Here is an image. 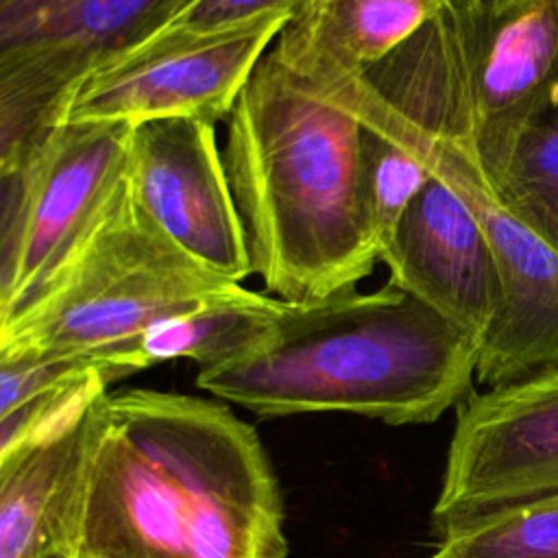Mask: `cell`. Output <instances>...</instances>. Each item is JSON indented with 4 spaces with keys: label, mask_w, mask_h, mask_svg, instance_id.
I'll use <instances>...</instances> for the list:
<instances>
[{
    "label": "cell",
    "mask_w": 558,
    "mask_h": 558,
    "mask_svg": "<svg viewBox=\"0 0 558 558\" xmlns=\"http://www.w3.org/2000/svg\"><path fill=\"white\" fill-rule=\"evenodd\" d=\"M279 482L227 403L109 392L76 558H286Z\"/></svg>",
    "instance_id": "cell-1"
},
{
    "label": "cell",
    "mask_w": 558,
    "mask_h": 558,
    "mask_svg": "<svg viewBox=\"0 0 558 558\" xmlns=\"http://www.w3.org/2000/svg\"><path fill=\"white\" fill-rule=\"evenodd\" d=\"M453 0H305L272 44L303 81L364 74L414 39Z\"/></svg>",
    "instance_id": "cell-14"
},
{
    "label": "cell",
    "mask_w": 558,
    "mask_h": 558,
    "mask_svg": "<svg viewBox=\"0 0 558 558\" xmlns=\"http://www.w3.org/2000/svg\"><path fill=\"white\" fill-rule=\"evenodd\" d=\"M362 172L366 211L379 255L397 233L412 201L432 179V172L408 148L366 126L362 144Z\"/></svg>",
    "instance_id": "cell-18"
},
{
    "label": "cell",
    "mask_w": 558,
    "mask_h": 558,
    "mask_svg": "<svg viewBox=\"0 0 558 558\" xmlns=\"http://www.w3.org/2000/svg\"><path fill=\"white\" fill-rule=\"evenodd\" d=\"M283 299L253 292L235 303L192 312L148 329L137 344L144 368L168 360H192L198 368L227 362L251 349L281 312Z\"/></svg>",
    "instance_id": "cell-16"
},
{
    "label": "cell",
    "mask_w": 558,
    "mask_h": 558,
    "mask_svg": "<svg viewBox=\"0 0 558 558\" xmlns=\"http://www.w3.org/2000/svg\"><path fill=\"white\" fill-rule=\"evenodd\" d=\"M320 96L401 144L469 205L495 255L501 299L480 342L475 379L488 388L558 366V251L519 220L486 179L469 96L434 54L403 52Z\"/></svg>",
    "instance_id": "cell-4"
},
{
    "label": "cell",
    "mask_w": 558,
    "mask_h": 558,
    "mask_svg": "<svg viewBox=\"0 0 558 558\" xmlns=\"http://www.w3.org/2000/svg\"><path fill=\"white\" fill-rule=\"evenodd\" d=\"M379 262L388 283L482 342L499 307V272L482 225L442 179L432 174Z\"/></svg>",
    "instance_id": "cell-11"
},
{
    "label": "cell",
    "mask_w": 558,
    "mask_h": 558,
    "mask_svg": "<svg viewBox=\"0 0 558 558\" xmlns=\"http://www.w3.org/2000/svg\"><path fill=\"white\" fill-rule=\"evenodd\" d=\"M194 0H0V172L54 126L94 68L148 41Z\"/></svg>",
    "instance_id": "cell-6"
},
{
    "label": "cell",
    "mask_w": 558,
    "mask_h": 558,
    "mask_svg": "<svg viewBox=\"0 0 558 558\" xmlns=\"http://www.w3.org/2000/svg\"><path fill=\"white\" fill-rule=\"evenodd\" d=\"M248 294L170 240L122 172L37 290L0 318V355L89 357L122 379L142 371L148 329Z\"/></svg>",
    "instance_id": "cell-5"
},
{
    "label": "cell",
    "mask_w": 558,
    "mask_h": 558,
    "mask_svg": "<svg viewBox=\"0 0 558 558\" xmlns=\"http://www.w3.org/2000/svg\"><path fill=\"white\" fill-rule=\"evenodd\" d=\"M521 0H469V4L480 11V13H488V15H495V13H504L508 9H512L514 4H519Z\"/></svg>",
    "instance_id": "cell-20"
},
{
    "label": "cell",
    "mask_w": 558,
    "mask_h": 558,
    "mask_svg": "<svg viewBox=\"0 0 558 558\" xmlns=\"http://www.w3.org/2000/svg\"><path fill=\"white\" fill-rule=\"evenodd\" d=\"M305 0H194L157 35H207L268 13H292Z\"/></svg>",
    "instance_id": "cell-19"
},
{
    "label": "cell",
    "mask_w": 558,
    "mask_h": 558,
    "mask_svg": "<svg viewBox=\"0 0 558 558\" xmlns=\"http://www.w3.org/2000/svg\"><path fill=\"white\" fill-rule=\"evenodd\" d=\"M124 177L148 216L185 253L238 283L253 275L216 124L196 118L135 124Z\"/></svg>",
    "instance_id": "cell-10"
},
{
    "label": "cell",
    "mask_w": 558,
    "mask_h": 558,
    "mask_svg": "<svg viewBox=\"0 0 558 558\" xmlns=\"http://www.w3.org/2000/svg\"><path fill=\"white\" fill-rule=\"evenodd\" d=\"M427 558H558V497L460 527Z\"/></svg>",
    "instance_id": "cell-17"
},
{
    "label": "cell",
    "mask_w": 558,
    "mask_h": 558,
    "mask_svg": "<svg viewBox=\"0 0 558 558\" xmlns=\"http://www.w3.org/2000/svg\"><path fill=\"white\" fill-rule=\"evenodd\" d=\"M558 497V366L471 392L447 449L432 530L438 541L475 521Z\"/></svg>",
    "instance_id": "cell-8"
},
{
    "label": "cell",
    "mask_w": 558,
    "mask_h": 558,
    "mask_svg": "<svg viewBox=\"0 0 558 558\" xmlns=\"http://www.w3.org/2000/svg\"><path fill=\"white\" fill-rule=\"evenodd\" d=\"M480 344L386 283L290 303L240 355L198 368L209 395L259 416L351 412L390 425L434 423L475 381Z\"/></svg>",
    "instance_id": "cell-3"
},
{
    "label": "cell",
    "mask_w": 558,
    "mask_h": 558,
    "mask_svg": "<svg viewBox=\"0 0 558 558\" xmlns=\"http://www.w3.org/2000/svg\"><path fill=\"white\" fill-rule=\"evenodd\" d=\"M499 201L558 251V72L512 120L475 135Z\"/></svg>",
    "instance_id": "cell-15"
},
{
    "label": "cell",
    "mask_w": 558,
    "mask_h": 558,
    "mask_svg": "<svg viewBox=\"0 0 558 558\" xmlns=\"http://www.w3.org/2000/svg\"><path fill=\"white\" fill-rule=\"evenodd\" d=\"M464 2V68L473 133L519 116L558 72V0H521L504 13Z\"/></svg>",
    "instance_id": "cell-13"
},
{
    "label": "cell",
    "mask_w": 558,
    "mask_h": 558,
    "mask_svg": "<svg viewBox=\"0 0 558 558\" xmlns=\"http://www.w3.org/2000/svg\"><path fill=\"white\" fill-rule=\"evenodd\" d=\"M292 13H268L207 35H155L87 72L57 124H142L170 118L227 122Z\"/></svg>",
    "instance_id": "cell-7"
},
{
    "label": "cell",
    "mask_w": 558,
    "mask_h": 558,
    "mask_svg": "<svg viewBox=\"0 0 558 558\" xmlns=\"http://www.w3.org/2000/svg\"><path fill=\"white\" fill-rule=\"evenodd\" d=\"M107 395L48 438L0 460V558H76Z\"/></svg>",
    "instance_id": "cell-12"
},
{
    "label": "cell",
    "mask_w": 558,
    "mask_h": 558,
    "mask_svg": "<svg viewBox=\"0 0 558 558\" xmlns=\"http://www.w3.org/2000/svg\"><path fill=\"white\" fill-rule=\"evenodd\" d=\"M50 558H74V556H70V554H57V556H50Z\"/></svg>",
    "instance_id": "cell-21"
},
{
    "label": "cell",
    "mask_w": 558,
    "mask_h": 558,
    "mask_svg": "<svg viewBox=\"0 0 558 558\" xmlns=\"http://www.w3.org/2000/svg\"><path fill=\"white\" fill-rule=\"evenodd\" d=\"M131 124H57L2 177L0 318L11 316L120 181Z\"/></svg>",
    "instance_id": "cell-9"
},
{
    "label": "cell",
    "mask_w": 558,
    "mask_h": 558,
    "mask_svg": "<svg viewBox=\"0 0 558 558\" xmlns=\"http://www.w3.org/2000/svg\"><path fill=\"white\" fill-rule=\"evenodd\" d=\"M364 126L272 52L227 120L222 159L253 275L290 303L353 290L379 262L364 198Z\"/></svg>",
    "instance_id": "cell-2"
}]
</instances>
